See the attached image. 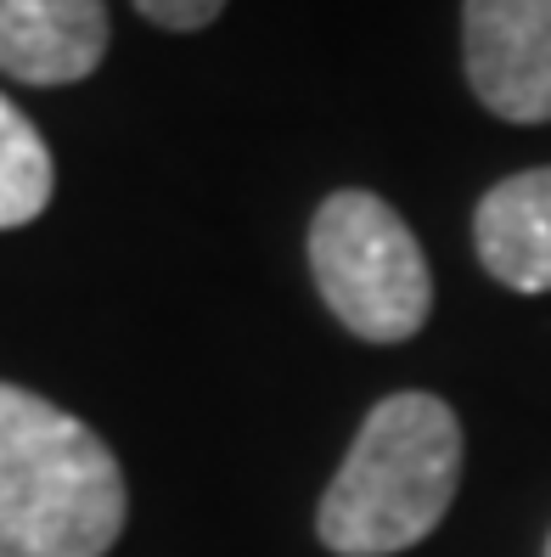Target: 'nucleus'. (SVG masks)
I'll return each mask as SVG.
<instances>
[{"instance_id": "f03ea898", "label": "nucleus", "mask_w": 551, "mask_h": 557, "mask_svg": "<svg viewBox=\"0 0 551 557\" xmlns=\"http://www.w3.org/2000/svg\"><path fill=\"white\" fill-rule=\"evenodd\" d=\"M124 512L102 434L35 388L0 383V557H108Z\"/></svg>"}, {"instance_id": "423d86ee", "label": "nucleus", "mask_w": 551, "mask_h": 557, "mask_svg": "<svg viewBox=\"0 0 551 557\" xmlns=\"http://www.w3.org/2000/svg\"><path fill=\"white\" fill-rule=\"evenodd\" d=\"M478 265L512 293H551V163L506 175L473 214Z\"/></svg>"}, {"instance_id": "20e7f679", "label": "nucleus", "mask_w": 551, "mask_h": 557, "mask_svg": "<svg viewBox=\"0 0 551 557\" xmlns=\"http://www.w3.org/2000/svg\"><path fill=\"white\" fill-rule=\"evenodd\" d=\"M462 62L496 119L551 124V0H467Z\"/></svg>"}, {"instance_id": "0eeeda50", "label": "nucleus", "mask_w": 551, "mask_h": 557, "mask_svg": "<svg viewBox=\"0 0 551 557\" xmlns=\"http://www.w3.org/2000/svg\"><path fill=\"white\" fill-rule=\"evenodd\" d=\"M51 181L46 136L0 96V232L35 220L51 203Z\"/></svg>"}, {"instance_id": "f257e3e1", "label": "nucleus", "mask_w": 551, "mask_h": 557, "mask_svg": "<svg viewBox=\"0 0 551 557\" xmlns=\"http://www.w3.org/2000/svg\"><path fill=\"white\" fill-rule=\"evenodd\" d=\"M462 484V422L439 395L405 388L366 411L343 468L315 507V535L338 557H395L428 541Z\"/></svg>"}, {"instance_id": "7ed1b4c3", "label": "nucleus", "mask_w": 551, "mask_h": 557, "mask_svg": "<svg viewBox=\"0 0 551 557\" xmlns=\"http://www.w3.org/2000/svg\"><path fill=\"white\" fill-rule=\"evenodd\" d=\"M310 271L327 310L366 344H405L434 310V271L377 191L343 186L310 220Z\"/></svg>"}, {"instance_id": "39448f33", "label": "nucleus", "mask_w": 551, "mask_h": 557, "mask_svg": "<svg viewBox=\"0 0 551 557\" xmlns=\"http://www.w3.org/2000/svg\"><path fill=\"white\" fill-rule=\"evenodd\" d=\"M108 57L102 0H0V74L23 85H74Z\"/></svg>"}, {"instance_id": "6e6552de", "label": "nucleus", "mask_w": 551, "mask_h": 557, "mask_svg": "<svg viewBox=\"0 0 551 557\" xmlns=\"http://www.w3.org/2000/svg\"><path fill=\"white\" fill-rule=\"evenodd\" d=\"M136 12L158 28H175V35H191V28H209L225 0H136Z\"/></svg>"}, {"instance_id": "1a4fd4ad", "label": "nucleus", "mask_w": 551, "mask_h": 557, "mask_svg": "<svg viewBox=\"0 0 551 557\" xmlns=\"http://www.w3.org/2000/svg\"><path fill=\"white\" fill-rule=\"evenodd\" d=\"M546 557H551V541H546Z\"/></svg>"}]
</instances>
